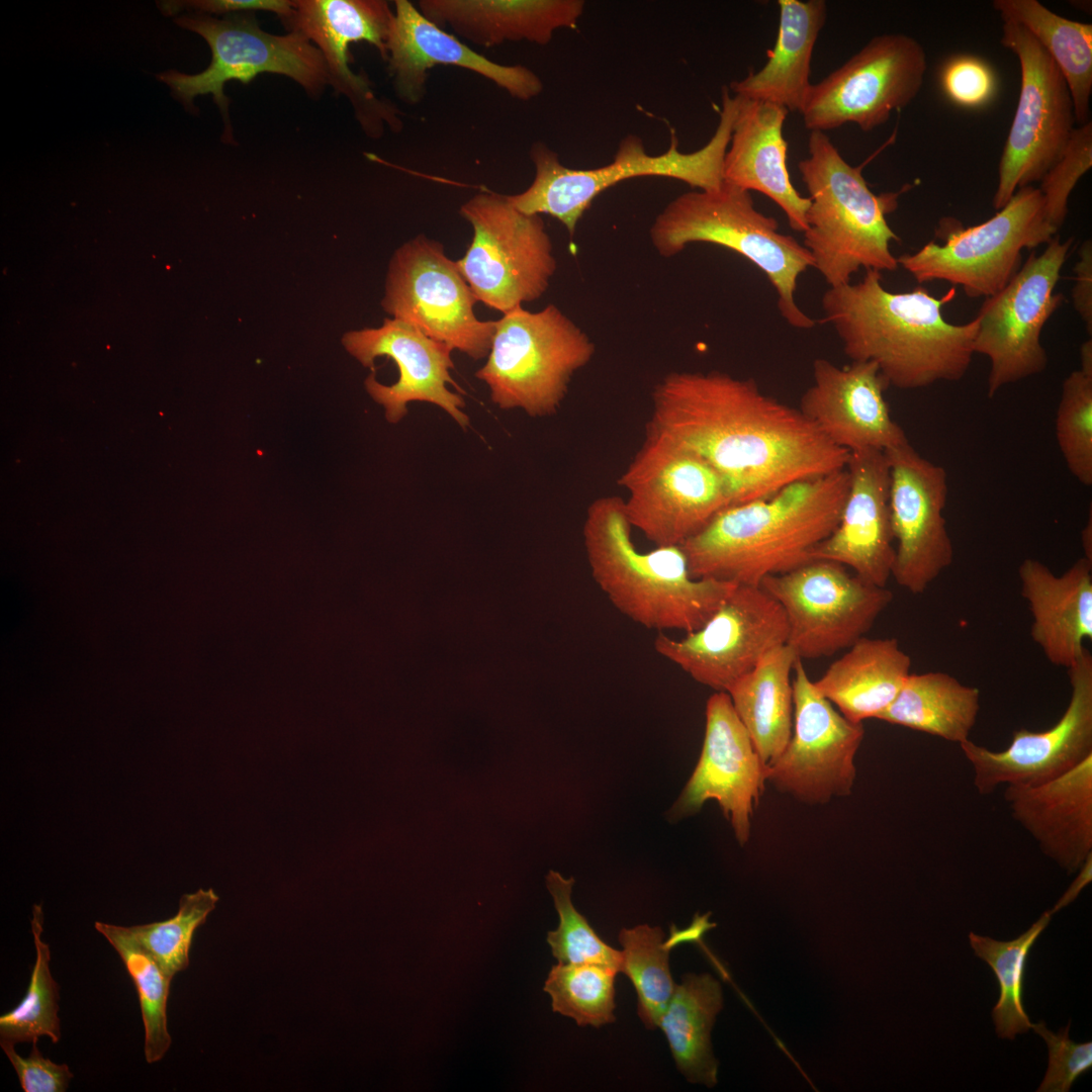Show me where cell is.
I'll return each instance as SVG.
<instances>
[{
  "mask_svg": "<svg viewBox=\"0 0 1092 1092\" xmlns=\"http://www.w3.org/2000/svg\"><path fill=\"white\" fill-rule=\"evenodd\" d=\"M646 433L699 455L725 480L732 506L768 497L793 482L841 469L849 452L832 444L753 378L721 371L670 372L653 388Z\"/></svg>",
  "mask_w": 1092,
  "mask_h": 1092,
  "instance_id": "obj_1",
  "label": "cell"
},
{
  "mask_svg": "<svg viewBox=\"0 0 1092 1092\" xmlns=\"http://www.w3.org/2000/svg\"><path fill=\"white\" fill-rule=\"evenodd\" d=\"M956 294L954 287L939 298L920 286L890 292L881 272L870 269L861 281L824 292L823 321L835 330L845 355L876 363L889 386L916 389L959 381L970 367L979 322L944 320L942 308Z\"/></svg>",
  "mask_w": 1092,
  "mask_h": 1092,
  "instance_id": "obj_2",
  "label": "cell"
},
{
  "mask_svg": "<svg viewBox=\"0 0 1092 1092\" xmlns=\"http://www.w3.org/2000/svg\"><path fill=\"white\" fill-rule=\"evenodd\" d=\"M848 485L844 468L726 508L680 545L692 575L759 585L814 561L813 549L839 521Z\"/></svg>",
  "mask_w": 1092,
  "mask_h": 1092,
  "instance_id": "obj_3",
  "label": "cell"
},
{
  "mask_svg": "<svg viewBox=\"0 0 1092 1092\" xmlns=\"http://www.w3.org/2000/svg\"><path fill=\"white\" fill-rule=\"evenodd\" d=\"M623 498L600 496L586 510L583 544L592 576L625 617L651 630L693 632L737 584L691 573L680 545L639 550Z\"/></svg>",
  "mask_w": 1092,
  "mask_h": 1092,
  "instance_id": "obj_4",
  "label": "cell"
},
{
  "mask_svg": "<svg viewBox=\"0 0 1092 1092\" xmlns=\"http://www.w3.org/2000/svg\"><path fill=\"white\" fill-rule=\"evenodd\" d=\"M798 168L810 200L803 246L829 287L850 283L859 268L895 271L899 265L890 244L900 239L887 215L897 208L901 191L875 194L862 165L848 164L823 131H811L808 157Z\"/></svg>",
  "mask_w": 1092,
  "mask_h": 1092,
  "instance_id": "obj_5",
  "label": "cell"
},
{
  "mask_svg": "<svg viewBox=\"0 0 1092 1092\" xmlns=\"http://www.w3.org/2000/svg\"><path fill=\"white\" fill-rule=\"evenodd\" d=\"M739 98L723 87L717 128L710 141L692 153L678 150L675 132H670L668 149L660 155L645 151L635 134L625 136L614 160L592 169H571L561 164L557 153L541 142L534 143L530 158L535 166L532 184L523 192L507 196L517 209L528 214H549L558 219L569 235L594 199L611 186L634 177L673 178L699 190L718 188L723 183V162L728 149Z\"/></svg>",
  "mask_w": 1092,
  "mask_h": 1092,
  "instance_id": "obj_6",
  "label": "cell"
},
{
  "mask_svg": "<svg viewBox=\"0 0 1092 1092\" xmlns=\"http://www.w3.org/2000/svg\"><path fill=\"white\" fill-rule=\"evenodd\" d=\"M650 238L662 257H672L692 243L732 250L761 270L778 296L784 320L800 330L814 328L795 300L799 276L813 267L809 251L779 231L778 221L756 209L749 191L724 182L715 189L686 192L656 216Z\"/></svg>",
  "mask_w": 1092,
  "mask_h": 1092,
  "instance_id": "obj_7",
  "label": "cell"
},
{
  "mask_svg": "<svg viewBox=\"0 0 1092 1092\" xmlns=\"http://www.w3.org/2000/svg\"><path fill=\"white\" fill-rule=\"evenodd\" d=\"M595 351L590 338L554 304L536 312L518 306L496 321L486 363L475 376L500 408L550 416Z\"/></svg>",
  "mask_w": 1092,
  "mask_h": 1092,
  "instance_id": "obj_8",
  "label": "cell"
},
{
  "mask_svg": "<svg viewBox=\"0 0 1092 1092\" xmlns=\"http://www.w3.org/2000/svg\"><path fill=\"white\" fill-rule=\"evenodd\" d=\"M184 29L202 36L211 51L209 66L198 74L169 70L157 75L172 95L188 110L194 98L211 94L223 118L224 143H233L230 100L224 85L237 80L249 84L262 73L284 75L298 83L311 97L322 94L329 74L321 52L304 36L289 31L277 35L262 30L254 12L224 15L188 13L175 18Z\"/></svg>",
  "mask_w": 1092,
  "mask_h": 1092,
  "instance_id": "obj_9",
  "label": "cell"
},
{
  "mask_svg": "<svg viewBox=\"0 0 1092 1092\" xmlns=\"http://www.w3.org/2000/svg\"><path fill=\"white\" fill-rule=\"evenodd\" d=\"M942 245L928 242L914 254L897 258L918 283L933 280L962 286L969 297H990L1002 290L1021 267L1023 249L1048 244L1058 232L1048 222L1039 188H1019L988 220L964 229L948 218L940 222Z\"/></svg>",
  "mask_w": 1092,
  "mask_h": 1092,
  "instance_id": "obj_10",
  "label": "cell"
},
{
  "mask_svg": "<svg viewBox=\"0 0 1092 1092\" xmlns=\"http://www.w3.org/2000/svg\"><path fill=\"white\" fill-rule=\"evenodd\" d=\"M459 211L473 237L456 263L476 300L507 313L541 297L556 270L542 217L520 211L495 192L474 195Z\"/></svg>",
  "mask_w": 1092,
  "mask_h": 1092,
  "instance_id": "obj_11",
  "label": "cell"
},
{
  "mask_svg": "<svg viewBox=\"0 0 1092 1092\" xmlns=\"http://www.w3.org/2000/svg\"><path fill=\"white\" fill-rule=\"evenodd\" d=\"M618 483L632 528L661 545H681L732 506L721 474L692 451L658 435L645 440Z\"/></svg>",
  "mask_w": 1092,
  "mask_h": 1092,
  "instance_id": "obj_12",
  "label": "cell"
},
{
  "mask_svg": "<svg viewBox=\"0 0 1092 1092\" xmlns=\"http://www.w3.org/2000/svg\"><path fill=\"white\" fill-rule=\"evenodd\" d=\"M1072 246V238L1062 242L1056 235L1042 253L1029 255L1002 290L985 298L976 316L973 351L989 359V397L1045 370L1049 358L1041 331L1064 300L1055 288Z\"/></svg>",
  "mask_w": 1092,
  "mask_h": 1092,
  "instance_id": "obj_13",
  "label": "cell"
},
{
  "mask_svg": "<svg viewBox=\"0 0 1092 1092\" xmlns=\"http://www.w3.org/2000/svg\"><path fill=\"white\" fill-rule=\"evenodd\" d=\"M1001 43L1020 64L1017 107L998 166L993 207L1001 209L1022 187L1040 181L1075 128L1067 82L1041 44L1021 25L1004 22Z\"/></svg>",
  "mask_w": 1092,
  "mask_h": 1092,
  "instance_id": "obj_14",
  "label": "cell"
},
{
  "mask_svg": "<svg viewBox=\"0 0 1092 1092\" xmlns=\"http://www.w3.org/2000/svg\"><path fill=\"white\" fill-rule=\"evenodd\" d=\"M927 70L926 53L903 33L874 36L842 66L812 84L800 111L810 131L854 123L863 131L884 124L894 110L918 95Z\"/></svg>",
  "mask_w": 1092,
  "mask_h": 1092,
  "instance_id": "obj_15",
  "label": "cell"
},
{
  "mask_svg": "<svg viewBox=\"0 0 1092 1092\" xmlns=\"http://www.w3.org/2000/svg\"><path fill=\"white\" fill-rule=\"evenodd\" d=\"M783 608L788 641L800 659L831 656L849 648L873 627L893 594L850 574L846 567L814 560L759 584Z\"/></svg>",
  "mask_w": 1092,
  "mask_h": 1092,
  "instance_id": "obj_16",
  "label": "cell"
},
{
  "mask_svg": "<svg viewBox=\"0 0 1092 1092\" xmlns=\"http://www.w3.org/2000/svg\"><path fill=\"white\" fill-rule=\"evenodd\" d=\"M476 298L443 246L424 236L398 248L389 264L383 309L427 337L475 360L490 351L496 321H480Z\"/></svg>",
  "mask_w": 1092,
  "mask_h": 1092,
  "instance_id": "obj_17",
  "label": "cell"
},
{
  "mask_svg": "<svg viewBox=\"0 0 1092 1092\" xmlns=\"http://www.w3.org/2000/svg\"><path fill=\"white\" fill-rule=\"evenodd\" d=\"M781 605L760 585L737 584L699 629L673 638L659 632L655 651L697 682L725 692L769 651L787 644Z\"/></svg>",
  "mask_w": 1092,
  "mask_h": 1092,
  "instance_id": "obj_18",
  "label": "cell"
},
{
  "mask_svg": "<svg viewBox=\"0 0 1092 1092\" xmlns=\"http://www.w3.org/2000/svg\"><path fill=\"white\" fill-rule=\"evenodd\" d=\"M793 729L781 755L766 766V782L808 805L851 794L862 723L846 719L810 679L803 660L794 666Z\"/></svg>",
  "mask_w": 1092,
  "mask_h": 1092,
  "instance_id": "obj_19",
  "label": "cell"
},
{
  "mask_svg": "<svg viewBox=\"0 0 1092 1092\" xmlns=\"http://www.w3.org/2000/svg\"><path fill=\"white\" fill-rule=\"evenodd\" d=\"M393 15L388 2L381 0H294L291 14L282 20L321 52L329 84L349 99L363 130L372 138L380 136L385 124L399 130L402 121L393 104L376 96L369 79L351 70L349 47L369 42L386 61Z\"/></svg>",
  "mask_w": 1092,
  "mask_h": 1092,
  "instance_id": "obj_20",
  "label": "cell"
},
{
  "mask_svg": "<svg viewBox=\"0 0 1092 1092\" xmlns=\"http://www.w3.org/2000/svg\"><path fill=\"white\" fill-rule=\"evenodd\" d=\"M890 472L889 507L894 536L892 576L919 595L949 567L953 546L943 511L947 498L944 468L922 457L907 442L885 451Z\"/></svg>",
  "mask_w": 1092,
  "mask_h": 1092,
  "instance_id": "obj_21",
  "label": "cell"
},
{
  "mask_svg": "<svg viewBox=\"0 0 1092 1092\" xmlns=\"http://www.w3.org/2000/svg\"><path fill=\"white\" fill-rule=\"evenodd\" d=\"M1068 675L1070 701L1053 727L1037 732L1020 728L1000 751L970 739L960 744L980 795H989L1002 785L1041 784L1092 754V655L1087 649L1068 668Z\"/></svg>",
  "mask_w": 1092,
  "mask_h": 1092,
  "instance_id": "obj_22",
  "label": "cell"
},
{
  "mask_svg": "<svg viewBox=\"0 0 1092 1092\" xmlns=\"http://www.w3.org/2000/svg\"><path fill=\"white\" fill-rule=\"evenodd\" d=\"M766 765L737 716L729 695L715 692L706 705V729L698 764L671 809L673 818L718 802L738 842L750 836V819L763 794Z\"/></svg>",
  "mask_w": 1092,
  "mask_h": 1092,
  "instance_id": "obj_23",
  "label": "cell"
},
{
  "mask_svg": "<svg viewBox=\"0 0 1092 1092\" xmlns=\"http://www.w3.org/2000/svg\"><path fill=\"white\" fill-rule=\"evenodd\" d=\"M342 342L350 355L372 370L381 356L397 365L399 376L391 385L378 382L374 373L365 380L369 395L384 407L387 422L398 423L406 415L408 402L426 401L443 408L461 428L469 426V418L462 412L465 400L447 387L449 383L459 388L449 372L454 366L450 346L396 318H385L376 329L348 332Z\"/></svg>",
  "mask_w": 1092,
  "mask_h": 1092,
  "instance_id": "obj_24",
  "label": "cell"
},
{
  "mask_svg": "<svg viewBox=\"0 0 1092 1092\" xmlns=\"http://www.w3.org/2000/svg\"><path fill=\"white\" fill-rule=\"evenodd\" d=\"M888 386L872 361L839 367L818 358L813 362V382L798 408L835 446L848 452H885L909 442L891 416L884 396Z\"/></svg>",
  "mask_w": 1092,
  "mask_h": 1092,
  "instance_id": "obj_25",
  "label": "cell"
},
{
  "mask_svg": "<svg viewBox=\"0 0 1092 1092\" xmlns=\"http://www.w3.org/2000/svg\"><path fill=\"white\" fill-rule=\"evenodd\" d=\"M386 55L395 94L407 104L422 101L427 90L428 71L439 65L469 70L523 101L540 95L543 90L542 80L531 69L498 64L476 53L425 17L417 5L407 0L394 1Z\"/></svg>",
  "mask_w": 1092,
  "mask_h": 1092,
  "instance_id": "obj_26",
  "label": "cell"
},
{
  "mask_svg": "<svg viewBox=\"0 0 1092 1092\" xmlns=\"http://www.w3.org/2000/svg\"><path fill=\"white\" fill-rule=\"evenodd\" d=\"M849 485L839 521L812 551L813 560L836 562L873 585L886 587L895 561L885 452H849Z\"/></svg>",
  "mask_w": 1092,
  "mask_h": 1092,
  "instance_id": "obj_27",
  "label": "cell"
},
{
  "mask_svg": "<svg viewBox=\"0 0 1092 1092\" xmlns=\"http://www.w3.org/2000/svg\"><path fill=\"white\" fill-rule=\"evenodd\" d=\"M1004 799L1041 852L1069 874L1092 854V754L1037 785H1011Z\"/></svg>",
  "mask_w": 1092,
  "mask_h": 1092,
  "instance_id": "obj_28",
  "label": "cell"
},
{
  "mask_svg": "<svg viewBox=\"0 0 1092 1092\" xmlns=\"http://www.w3.org/2000/svg\"><path fill=\"white\" fill-rule=\"evenodd\" d=\"M738 98L723 181L764 194L782 208L790 226L804 234L810 200L796 190L788 171L783 126L789 111L774 103Z\"/></svg>",
  "mask_w": 1092,
  "mask_h": 1092,
  "instance_id": "obj_29",
  "label": "cell"
},
{
  "mask_svg": "<svg viewBox=\"0 0 1092 1092\" xmlns=\"http://www.w3.org/2000/svg\"><path fill=\"white\" fill-rule=\"evenodd\" d=\"M1021 596L1032 616L1030 635L1046 659L1067 669L1092 639V561L1079 558L1061 575L1026 558L1018 568Z\"/></svg>",
  "mask_w": 1092,
  "mask_h": 1092,
  "instance_id": "obj_30",
  "label": "cell"
},
{
  "mask_svg": "<svg viewBox=\"0 0 1092 1092\" xmlns=\"http://www.w3.org/2000/svg\"><path fill=\"white\" fill-rule=\"evenodd\" d=\"M420 12L441 28L484 48L506 41L550 42L560 28H574L581 0H421Z\"/></svg>",
  "mask_w": 1092,
  "mask_h": 1092,
  "instance_id": "obj_31",
  "label": "cell"
},
{
  "mask_svg": "<svg viewBox=\"0 0 1092 1092\" xmlns=\"http://www.w3.org/2000/svg\"><path fill=\"white\" fill-rule=\"evenodd\" d=\"M779 29L765 65L730 84L734 95L800 112L811 87L815 43L827 20L823 0H779Z\"/></svg>",
  "mask_w": 1092,
  "mask_h": 1092,
  "instance_id": "obj_32",
  "label": "cell"
},
{
  "mask_svg": "<svg viewBox=\"0 0 1092 1092\" xmlns=\"http://www.w3.org/2000/svg\"><path fill=\"white\" fill-rule=\"evenodd\" d=\"M847 649L814 686L849 721L878 719L911 673V658L896 638L863 636Z\"/></svg>",
  "mask_w": 1092,
  "mask_h": 1092,
  "instance_id": "obj_33",
  "label": "cell"
},
{
  "mask_svg": "<svg viewBox=\"0 0 1092 1092\" xmlns=\"http://www.w3.org/2000/svg\"><path fill=\"white\" fill-rule=\"evenodd\" d=\"M798 658L790 645L777 647L727 691L737 716L766 766L781 755L792 735L791 673Z\"/></svg>",
  "mask_w": 1092,
  "mask_h": 1092,
  "instance_id": "obj_34",
  "label": "cell"
},
{
  "mask_svg": "<svg viewBox=\"0 0 1092 1092\" xmlns=\"http://www.w3.org/2000/svg\"><path fill=\"white\" fill-rule=\"evenodd\" d=\"M722 1007L721 985L714 977L687 974L675 985L658 1023L679 1072L688 1081L709 1088L716 1085L718 1073L711 1030Z\"/></svg>",
  "mask_w": 1092,
  "mask_h": 1092,
  "instance_id": "obj_35",
  "label": "cell"
},
{
  "mask_svg": "<svg viewBox=\"0 0 1092 1092\" xmlns=\"http://www.w3.org/2000/svg\"><path fill=\"white\" fill-rule=\"evenodd\" d=\"M980 710V691L942 671L910 673L878 720L946 741L969 740Z\"/></svg>",
  "mask_w": 1092,
  "mask_h": 1092,
  "instance_id": "obj_36",
  "label": "cell"
},
{
  "mask_svg": "<svg viewBox=\"0 0 1092 1092\" xmlns=\"http://www.w3.org/2000/svg\"><path fill=\"white\" fill-rule=\"evenodd\" d=\"M1004 22L1024 27L1046 51L1069 87L1078 125L1090 121L1092 25L1062 17L1036 0H995Z\"/></svg>",
  "mask_w": 1092,
  "mask_h": 1092,
  "instance_id": "obj_37",
  "label": "cell"
},
{
  "mask_svg": "<svg viewBox=\"0 0 1092 1092\" xmlns=\"http://www.w3.org/2000/svg\"><path fill=\"white\" fill-rule=\"evenodd\" d=\"M708 916L696 915L689 928L674 931L667 940H664L660 927L646 924L620 931L619 941L623 947L620 973L630 979L636 990L638 1016L647 1028L658 1027L676 985L669 969L672 946L681 941L699 940L715 926L709 922Z\"/></svg>",
  "mask_w": 1092,
  "mask_h": 1092,
  "instance_id": "obj_38",
  "label": "cell"
},
{
  "mask_svg": "<svg viewBox=\"0 0 1092 1092\" xmlns=\"http://www.w3.org/2000/svg\"><path fill=\"white\" fill-rule=\"evenodd\" d=\"M122 961L139 996L144 1024V1055L148 1064L161 1061L169 1051L167 1003L172 977L134 937L127 926L94 923Z\"/></svg>",
  "mask_w": 1092,
  "mask_h": 1092,
  "instance_id": "obj_39",
  "label": "cell"
},
{
  "mask_svg": "<svg viewBox=\"0 0 1092 1092\" xmlns=\"http://www.w3.org/2000/svg\"><path fill=\"white\" fill-rule=\"evenodd\" d=\"M1051 910L1017 938L1008 941L993 939L970 932V944L975 954L986 962L998 981L1000 995L992 1009L996 1033L1000 1038L1014 1039L1031 1029L1023 1004L1024 977L1028 953L1052 919Z\"/></svg>",
  "mask_w": 1092,
  "mask_h": 1092,
  "instance_id": "obj_40",
  "label": "cell"
},
{
  "mask_svg": "<svg viewBox=\"0 0 1092 1092\" xmlns=\"http://www.w3.org/2000/svg\"><path fill=\"white\" fill-rule=\"evenodd\" d=\"M43 921L41 904H33L30 928L35 962L22 1000L15 1008L0 1016V1041L13 1044L33 1042L44 1035L54 1043L61 1039V1020L58 1015L60 986L50 970V945L41 938Z\"/></svg>",
  "mask_w": 1092,
  "mask_h": 1092,
  "instance_id": "obj_41",
  "label": "cell"
},
{
  "mask_svg": "<svg viewBox=\"0 0 1092 1092\" xmlns=\"http://www.w3.org/2000/svg\"><path fill=\"white\" fill-rule=\"evenodd\" d=\"M618 972L595 964L553 966L544 984L552 1010L579 1026L600 1027L616 1020L615 979Z\"/></svg>",
  "mask_w": 1092,
  "mask_h": 1092,
  "instance_id": "obj_42",
  "label": "cell"
},
{
  "mask_svg": "<svg viewBox=\"0 0 1092 1092\" xmlns=\"http://www.w3.org/2000/svg\"><path fill=\"white\" fill-rule=\"evenodd\" d=\"M219 901L212 888L183 894L177 913L163 921L127 926L134 937L172 978L189 966L194 932Z\"/></svg>",
  "mask_w": 1092,
  "mask_h": 1092,
  "instance_id": "obj_43",
  "label": "cell"
},
{
  "mask_svg": "<svg viewBox=\"0 0 1092 1092\" xmlns=\"http://www.w3.org/2000/svg\"><path fill=\"white\" fill-rule=\"evenodd\" d=\"M573 884V878L566 879L555 871L546 876L547 889L559 916L558 927L547 934L553 957L559 964H595L620 973L621 951L603 941L575 909L571 901Z\"/></svg>",
  "mask_w": 1092,
  "mask_h": 1092,
  "instance_id": "obj_44",
  "label": "cell"
},
{
  "mask_svg": "<svg viewBox=\"0 0 1092 1092\" xmlns=\"http://www.w3.org/2000/svg\"><path fill=\"white\" fill-rule=\"evenodd\" d=\"M1056 438L1071 474L1083 485H1092V374L1077 369L1065 378Z\"/></svg>",
  "mask_w": 1092,
  "mask_h": 1092,
  "instance_id": "obj_45",
  "label": "cell"
},
{
  "mask_svg": "<svg viewBox=\"0 0 1092 1092\" xmlns=\"http://www.w3.org/2000/svg\"><path fill=\"white\" fill-rule=\"evenodd\" d=\"M1092 167V123L1078 125L1054 165L1040 179L1049 224L1058 232L1067 216L1068 200L1080 178Z\"/></svg>",
  "mask_w": 1092,
  "mask_h": 1092,
  "instance_id": "obj_46",
  "label": "cell"
},
{
  "mask_svg": "<svg viewBox=\"0 0 1092 1092\" xmlns=\"http://www.w3.org/2000/svg\"><path fill=\"white\" fill-rule=\"evenodd\" d=\"M1031 1029L1048 1045L1049 1062L1037 1092H1068L1074 1082L1092 1068V1042L1077 1043L1069 1036L1070 1023L1054 1032L1043 1021L1031 1023Z\"/></svg>",
  "mask_w": 1092,
  "mask_h": 1092,
  "instance_id": "obj_47",
  "label": "cell"
},
{
  "mask_svg": "<svg viewBox=\"0 0 1092 1092\" xmlns=\"http://www.w3.org/2000/svg\"><path fill=\"white\" fill-rule=\"evenodd\" d=\"M940 81L948 99L963 107L985 105L996 90V79L990 66L973 56H957L946 62Z\"/></svg>",
  "mask_w": 1092,
  "mask_h": 1092,
  "instance_id": "obj_48",
  "label": "cell"
},
{
  "mask_svg": "<svg viewBox=\"0 0 1092 1092\" xmlns=\"http://www.w3.org/2000/svg\"><path fill=\"white\" fill-rule=\"evenodd\" d=\"M27 1057H21L15 1044L0 1041V1046L14 1068L20 1086L24 1092H65L74 1078L67 1064H57L44 1058L37 1046L31 1042Z\"/></svg>",
  "mask_w": 1092,
  "mask_h": 1092,
  "instance_id": "obj_49",
  "label": "cell"
},
{
  "mask_svg": "<svg viewBox=\"0 0 1092 1092\" xmlns=\"http://www.w3.org/2000/svg\"><path fill=\"white\" fill-rule=\"evenodd\" d=\"M293 5L294 0H188L158 3L161 11L167 15L182 11L206 15H229L263 10L276 13L281 20L291 14Z\"/></svg>",
  "mask_w": 1092,
  "mask_h": 1092,
  "instance_id": "obj_50",
  "label": "cell"
},
{
  "mask_svg": "<svg viewBox=\"0 0 1092 1092\" xmlns=\"http://www.w3.org/2000/svg\"><path fill=\"white\" fill-rule=\"evenodd\" d=\"M1076 282L1072 290L1075 310L1084 322L1087 333L1092 334V245L1085 241L1079 249V260L1075 266Z\"/></svg>",
  "mask_w": 1092,
  "mask_h": 1092,
  "instance_id": "obj_51",
  "label": "cell"
},
{
  "mask_svg": "<svg viewBox=\"0 0 1092 1092\" xmlns=\"http://www.w3.org/2000/svg\"><path fill=\"white\" fill-rule=\"evenodd\" d=\"M1079 874L1072 882L1070 887L1058 900L1055 906L1051 909L1052 914L1065 908L1076 900L1083 889L1091 883L1092 880V854H1090L1084 861L1082 867L1078 870Z\"/></svg>",
  "mask_w": 1092,
  "mask_h": 1092,
  "instance_id": "obj_52",
  "label": "cell"
},
{
  "mask_svg": "<svg viewBox=\"0 0 1092 1092\" xmlns=\"http://www.w3.org/2000/svg\"><path fill=\"white\" fill-rule=\"evenodd\" d=\"M1080 370L1092 374V340L1089 338L1080 347Z\"/></svg>",
  "mask_w": 1092,
  "mask_h": 1092,
  "instance_id": "obj_53",
  "label": "cell"
},
{
  "mask_svg": "<svg viewBox=\"0 0 1092 1092\" xmlns=\"http://www.w3.org/2000/svg\"><path fill=\"white\" fill-rule=\"evenodd\" d=\"M1081 539H1082V545H1083L1084 552H1085L1084 557L1087 558L1088 560L1092 561V543H1091V541H1092V518H1091V510H1090V515H1089V519L1087 521V524L1085 525L1084 529L1082 530Z\"/></svg>",
  "mask_w": 1092,
  "mask_h": 1092,
  "instance_id": "obj_54",
  "label": "cell"
}]
</instances>
